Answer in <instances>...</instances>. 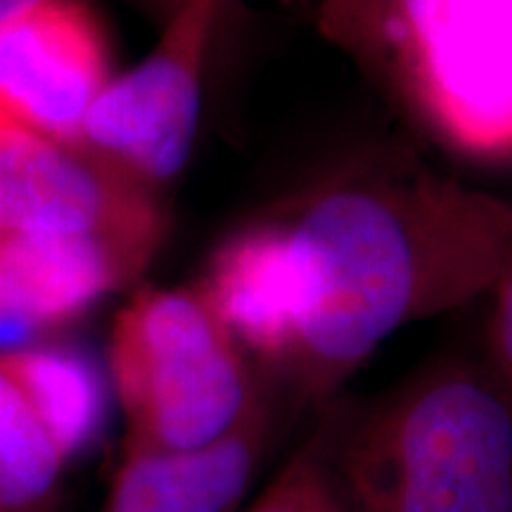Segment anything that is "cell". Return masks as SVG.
Here are the masks:
<instances>
[{"mask_svg":"<svg viewBox=\"0 0 512 512\" xmlns=\"http://www.w3.org/2000/svg\"><path fill=\"white\" fill-rule=\"evenodd\" d=\"M0 373L15 384L64 465L98 441L110 411V384L81 349L64 344L5 349Z\"/></svg>","mask_w":512,"mask_h":512,"instance_id":"8fae6325","label":"cell"},{"mask_svg":"<svg viewBox=\"0 0 512 512\" xmlns=\"http://www.w3.org/2000/svg\"><path fill=\"white\" fill-rule=\"evenodd\" d=\"M0 233L102 238L155 256V192L88 150L0 128Z\"/></svg>","mask_w":512,"mask_h":512,"instance_id":"8992f818","label":"cell"},{"mask_svg":"<svg viewBox=\"0 0 512 512\" xmlns=\"http://www.w3.org/2000/svg\"><path fill=\"white\" fill-rule=\"evenodd\" d=\"M320 29L392 69L448 145L512 155V0H320Z\"/></svg>","mask_w":512,"mask_h":512,"instance_id":"3957f363","label":"cell"},{"mask_svg":"<svg viewBox=\"0 0 512 512\" xmlns=\"http://www.w3.org/2000/svg\"><path fill=\"white\" fill-rule=\"evenodd\" d=\"M107 373L124 446L188 451L264 401L249 356L197 287H143L114 318Z\"/></svg>","mask_w":512,"mask_h":512,"instance_id":"277c9868","label":"cell"},{"mask_svg":"<svg viewBox=\"0 0 512 512\" xmlns=\"http://www.w3.org/2000/svg\"><path fill=\"white\" fill-rule=\"evenodd\" d=\"M110 79L107 34L83 0H34L0 17V128L81 145Z\"/></svg>","mask_w":512,"mask_h":512,"instance_id":"52a82bcc","label":"cell"},{"mask_svg":"<svg viewBox=\"0 0 512 512\" xmlns=\"http://www.w3.org/2000/svg\"><path fill=\"white\" fill-rule=\"evenodd\" d=\"M494 297L489 318V337H486V358L496 373L501 375L505 387L512 394V207L505 214V240L503 261L496 283L489 290Z\"/></svg>","mask_w":512,"mask_h":512,"instance_id":"5bb4252c","label":"cell"},{"mask_svg":"<svg viewBox=\"0 0 512 512\" xmlns=\"http://www.w3.org/2000/svg\"><path fill=\"white\" fill-rule=\"evenodd\" d=\"M323 444L344 512H512V394L489 358L432 363Z\"/></svg>","mask_w":512,"mask_h":512,"instance_id":"7a4b0ae2","label":"cell"},{"mask_svg":"<svg viewBox=\"0 0 512 512\" xmlns=\"http://www.w3.org/2000/svg\"><path fill=\"white\" fill-rule=\"evenodd\" d=\"M176 3H178V0H176Z\"/></svg>","mask_w":512,"mask_h":512,"instance_id":"2e32d148","label":"cell"},{"mask_svg":"<svg viewBox=\"0 0 512 512\" xmlns=\"http://www.w3.org/2000/svg\"><path fill=\"white\" fill-rule=\"evenodd\" d=\"M226 0H178L157 46L107 81L81 145L155 190L188 162L200 121L202 72Z\"/></svg>","mask_w":512,"mask_h":512,"instance_id":"5b68a950","label":"cell"},{"mask_svg":"<svg viewBox=\"0 0 512 512\" xmlns=\"http://www.w3.org/2000/svg\"><path fill=\"white\" fill-rule=\"evenodd\" d=\"M508 204L427 174H351L285 221L302 313L278 373L323 401L403 325L489 294Z\"/></svg>","mask_w":512,"mask_h":512,"instance_id":"6da1fadb","label":"cell"},{"mask_svg":"<svg viewBox=\"0 0 512 512\" xmlns=\"http://www.w3.org/2000/svg\"><path fill=\"white\" fill-rule=\"evenodd\" d=\"M240 512H344L325 458L323 437L306 441Z\"/></svg>","mask_w":512,"mask_h":512,"instance_id":"4fadbf2b","label":"cell"},{"mask_svg":"<svg viewBox=\"0 0 512 512\" xmlns=\"http://www.w3.org/2000/svg\"><path fill=\"white\" fill-rule=\"evenodd\" d=\"M266 399L233 432L188 451L121 446L98 512H240L273 439Z\"/></svg>","mask_w":512,"mask_h":512,"instance_id":"9c48e42d","label":"cell"},{"mask_svg":"<svg viewBox=\"0 0 512 512\" xmlns=\"http://www.w3.org/2000/svg\"><path fill=\"white\" fill-rule=\"evenodd\" d=\"M195 287L245 354L278 373L302 313V273L285 221L278 216L238 230Z\"/></svg>","mask_w":512,"mask_h":512,"instance_id":"30bf717a","label":"cell"},{"mask_svg":"<svg viewBox=\"0 0 512 512\" xmlns=\"http://www.w3.org/2000/svg\"><path fill=\"white\" fill-rule=\"evenodd\" d=\"M34 3V0H0V17L8 15V12L22 8V5Z\"/></svg>","mask_w":512,"mask_h":512,"instance_id":"9a60e30c","label":"cell"},{"mask_svg":"<svg viewBox=\"0 0 512 512\" xmlns=\"http://www.w3.org/2000/svg\"><path fill=\"white\" fill-rule=\"evenodd\" d=\"M150 259L102 238L0 233V351L81 318Z\"/></svg>","mask_w":512,"mask_h":512,"instance_id":"ba28073f","label":"cell"},{"mask_svg":"<svg viewBox=\"0 0 512 512\" xmlns=\"http://www.w3.org/2000/svg\"><path fill=\"white\" fill-rule=\"evenodd\" d=\"M67 470L15 384L0 373V512H55Z\"/></svg>","mask_w":512,"mask_h":512,"instance_id":"7c38bea8","label":"cell"}]
</instances>
